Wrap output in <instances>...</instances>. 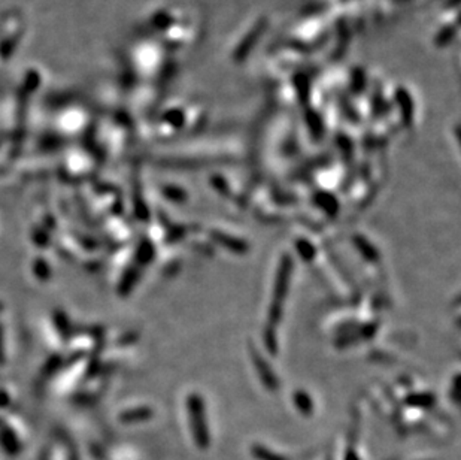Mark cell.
<instances>
[{"label":"cell","instance_id":"1","mask_svg":"<svg viewBox=\"0 0 461 460\" xmlns=\"http://www.w3.org/2000/svg\"><path fill=\"white\" fill-rule=\"evenodd\" d=\"M333 30L331 12L322 11L300 18L288 33L287 43L291 47L309 54L314 50H320L330 42Z\"/></svg>","mask_w":461,"mask_h":460},{"label":"cell","instance_id":"2","mask_svg":"<svg viewBox=\"0 0 461 460\" xmlns=\"http://www.w3.org/2000/svg\"><path fill=\"white\" fill-rule=\"evenodd\" d=\"M267 23V17L263 14H256L242 21V24L230 36L227 47H225L229 59L234 63L247 60L258 45L260 39L263 38Z\"/></svg>","mask_w":461,"mask_h":460},{"label":"cell","instance_id":"3","mask_svg":"<svg viewBox=\"0 0 461 460\" xmlns=\"http://www.w3.org/2000/svg\"><path fill=\"white\" fill-rule=\"evenodd\" d=\"M460 30V5L444 6L431 32V43L435 48L444 50L453 43Z\"/></svg>","mask_w":461,"mask_h":460},{"label":"cell","instance_id":"4","mask_svg":"<svg viewBox=\"0 0 461 460\" xmlns=\"http://www.w3.org/2000/svg\"><path fill=\"white\" fill-rule=\"evenodd\" d=\"M192 414H193V426H194V434L196 438L198 441V444L205 446L206 444V429L203 425V410L201 407V402H196L194 407L192 408Z\"/></svg>","mask_w":461,"mask_h":460}]
</instances>
